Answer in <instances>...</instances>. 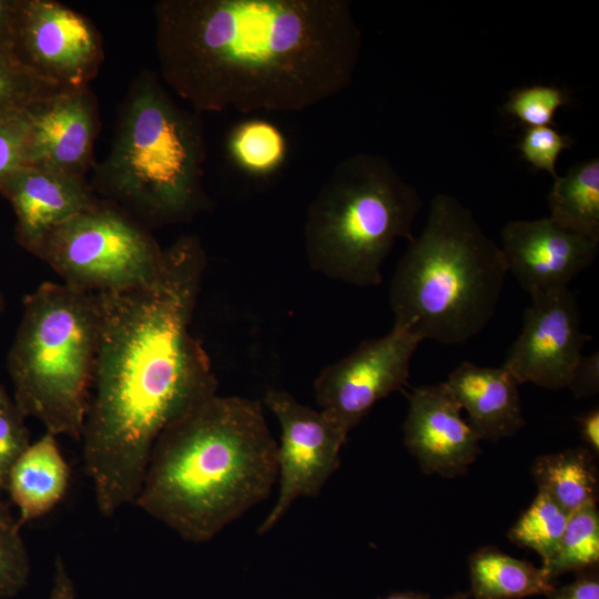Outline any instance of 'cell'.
I'll return each instance as SVG.
<instances>
[{"instance_id":"obj_30","label":"cell","mask_w":599,"mask_h":599,"mask_svg":"<svg viewBox=\"0 0 599 599\" xmlns=\"http://www.w3.org/2000/svg\"><path fill=\"white\" fill-rule=\"evenodd\" d=\"M26 113L0 122V187L26 163Z\"/></svg>"},{"instance_id":"obj_18","label":"cell","mask_w":599,"mask_h":599,"mask_svg":"<svg viewBox=\"0 0 599 599\" xmlns=\"http://www.w3.org/2000/svg\"><path fill=\"white\" fill-rule=\"evenodd\" d=\"M57 437L45 432L11 469L7 491L18 508L20 527L50 512L69 489L70 467Z\"/></svg>"},{"instance_id":"obj_31","label":"cell","mask_w":599,"mask_h":599,"mask_svg":"<svg viewBox=\"0 0 599 599\" xmlns=\"http://www.w3.org/2000/svg\"><path fill=\"white\" fill-rule=\"evenodd\" d=\"M576 579L556 587L548 593L549 599H599V575L597 566L577 571Z\"/></svg>"},{"instance_id":"obj_38","label":"cell","mask_w":599,"mask_h":599,"mask_svg":"<svg viewBox=\"0 0 599 599\" xmlns=\"http://www.w3.org/2000/svg\"><path fill=\"white\" fill-rule=\"evenodd\" d=\"M11 402L6 390L0 385V410Z\"/></svg>"},{"instance_id":"obj_35","label":"cell","mask_w":599,"mask_h":599,"mask_svg":"<svg viewBox=\"0 0 599 599\" xmlns=\"http://www.w3.org/2000/svg\"><path fill=\"white\" fill-rule=\"evenodd\" d=\"M19 0H0V48L11 50Z\"/></svg>"},{"instance_id":"obj_1","label":"cell","mask_w":599,"mask_h":599,"mask_svg":"<svg viewBox=\"0 0 599 599\" xmlns=\"http://www.w3.org/2000/svg\"><path fill=\"white\" fill-rule=\"evenodd\" d=\"M146 287L97 293L99 346L81 440L103 516L134 505L163 429L217 394L211 361L191 333L206 256L195 235L164 248Z\"/></svg>"},{"instance_id":"obj_2","label":"cell","mask_w":599,"mask_h":599,"mask_svg":"<svg viewBox=\"0 0 599 599\" xmlns=\"http://www.w3.org/2000/svg\"><path fill=\"white\" fill-rule=\"evenodd\" d=\"M154 17L162 77L197 113L312 108L362 50L347 0H162Z\"/></svg>"},{"instance_id":"obj_22","label":"cell","mask_w":599,"mask_h":599,"mask_svg":"<svg viewBox=\"0 0 599 599\" xmlns=\"http://www.w3.org/2000/svg\"><path fill=\"white\" fill-rule=\"evenodd\" d=\"M231 160L244 172L267 176L277 171L286 158V141L274 124L252 119L238 123L226 143Z\"/></svg>"},{"instance_id":"obj_28","label":"cell","mask_w":599,"mask_h":599,"mask_svg":"<svg viewBox=\"0 0 599 599\" xmlns=\"http://www.w3.org/2000/svg\"><path fill=\"white\" fill-rule=\"evenodd\" d=\"M572 145L571 136L559 133L552 126H537L526 128L517 148L525 161L536 170L548 172L555 180L560 153Z\"/></svg>"},{"instance_id":"obj_11","label":"cell","mask_w":599,"mask_h":599,"mask_svg":"<svg viewBox=\"0 0 599 599\" xmlns=\"http://www.w3.org/2000/svg\"><path fill=\"white\" fill-rule=\"evenodd\" d=\"M264 404L281 427L277 444L280 490L277 500L257 529L268 532L300 497H315L339 467V451L347 434L290 393L268 389Z\"/></svg>"},{"instance_id":"obj_14","label":"cell","mask_w":599,"mask_h":599,"mask_svg":"<svg viewBox=\"0 0 599 599\" xmlns=\"http://www.w3.org/2000/svg\"><path fill=\"white\" fill-rule=\"evenodd\" d=\"M499 247L508 273L531 293L568 287L592 264L599 241L567 231L546 216L507 222Z\"/></svg>"},{"instance_id":"obj_15","label":"cell","mask_w":599,"mask_h":599,"mask_svg":"<svg viewBox=\"0 0 599 599\" xmlns=\"http://www.w3.org/2000/svg\"><path fill=\"white\" fill-rule=\"evenodd\" d=\"M404 441L424 473L445 478L466 474L480 453V439L446 382L413 388Z\"/></svg>"},{"instance_id":"obj_23","label":"cell","mask_w":599,"mask_h":599,"mask_svg":"<svg viewBox=\"0 0 599 599\" xmlns=\"http://www.w3.org/2000/svg\"><path fill=\"white\" fill-rule=\"evenodd\" d=\"M599 561V512L597 505L570 514L554 557L541 567L549 577L595 567Z\"/></svg>"},{"instance_id":"obj_10","label":"cell","mask_w":599,"mask_h":599,"mask_svg":"<svg viewBox=\"0 0 599 599\" xmlns=\"http://www.w3.org/2000/svg\"><path fill=\"white\" fill-rule=\"evenodd\" d=\"M420 343L398 325L382 337L362 342L316 377L319 410L348 435L378 400L407 384L412 357Z\"/></svg>"},{"instance_id":"obj_6","label":"cell","mask_w":599,"mask_h":599,"mask_svg":"<svg viewBox=\"0 0 599 599\" xmlns=\"http://www.w3.org/2000/svg\"><path fill=\"white\" fill-rule=\"evenodd\" d=\"M423 206L417 189L384 156L359 152L339 161L307 207L308 265L325 277L367 287L383 282L382 266L396 240L414 238Z\"/></svg>"},{"instance_id":"obj_4","label":"cell","mask_w":599,"mask_h":599,"mask_svg":"<svg viewBox=\"0 0 599 599\" xmlns=\"http://www.w3.org/2000/svg\"><path fill=\"white\" fill-rule=\"evenodd\" d=\"M507 274L499 245L473 212L455 196L439 193L392 277L394 325L422 342L464 344L495 315Z\"/></svg>"},{"instance_id":"obj_34","label":"cell","mask_w":599,"mask_h":599,"mask_svg":"<svg viewBox=\"0 0 599 599\" xmlns=\"http://www.w3.org/2000/svg\"><path fill=\"white\" fill-rule=\"evenodd\" d=\"M583 443L593 455L599 453V410L591 409L577 417Z\"/></svg>"},{"instance_id":"obj_12","label":"cell","mask_w":599,"mask_h":599,"mask_svg":"<svg viewBox=\"0 0 599 599\" xmlns=\"http://www.w3.org/2000/svg\"><path fill=\"white\" fill-rule=\"evenodd\" d=\"M529 294L531 303L524 311L521 331L502 367L519 385L567 388L581 349L592 336L581 331L578 301L568 287Z\"/></svg>"},{"instance_id":"obj_37","label":"cell","mask_w":599,"mask_h":599,"mask_svg":"<svg viewBox=\"0 0 599 599\" xmlns=\"http://www.w3.org/2000/svg\"><path fill=\"white\" fill-rule=\"evenodd\" d=\"M0 521L6 524H16L17 519L13 518L11 515L9 507L7 504L1 499V493H0Z\"/></svg>"},{"instance_id":"obj_27","label":"cell","mask_w":599,"mask_h":599,"mask_svg":"<svg viewBox=\"0 0 599 599\" xmlns=\"http://www.w3.org/2000/svg\"><path fill=\"white\" fill-rule=\"evenodd\" d=\"M21 527L0 521V599L17 596L28 583L30 560Z\"/></svg>"},{"instance_id":"obj_29","label":"cell","mask_w":599,"mask_h":599,"mask_svg":"<svg viewBox=\"0 0 599 599\" xmlns=\"http://www.w3.org/2000/svg\"><path fill=\"white\" fill-rule=\"evenodd\" d=\"M24 419L12 399L0 410V493L7 491L11 469L31 444Z\"/></svg>"},{"instance_id":"obj_26","label":"cell","mask_w":599,"mask_h":599,"mask_svg":"<svg viewBox=\"0 0 599 599\" xmlns=\"http://www.w3.org/2000/svg\"><path fill=\"white\" fill-rule=\"evenodd\" d=\"M569 102L570 95L564 89L534 84L512 89L501 111L526 128L551 126L558 109Z\"/></svg>"},{"instance_id":"obj_39","label":"cell","mask_w":599,"mask_h":599,"mask_svg":"<svg viewBox=\"0 0 599 599\" xmlns=\"http://www.w3.org/2000/svg\"><path fill=\"white\" fill-rule=\"evenodd\" d=\"M6 306L4 295L0 285V314L3 312Z\"/></svg>"},{"instance_id":"obj_17","label":"cell","mask_w":599,"mask_h":599,"mask_svg":"<svg viewBox=\"0 0 599 599\" xmlns=\"http://www.w3.org/2000/svg\"><path fill=\"white\" fill-rule=\"evenodd\" d=\"M465 409L468 424L480 440L497 441L525 426L518 387L511 374L501 367H481L460 363L446 380Z\"/></svg>"},{"instance_id":"obj_21","label":"cell","mask_w":599,"mask_h":599,"mask_svg":"<svg viewBox=\"0 0 599 599\" xmlns=\"http://www.w3.org/2000/svg\"><path fill=\"white\" fill-rule=\"evenodd\" d=\"M549 219L558 226L599 241V158L575 163L548 193Z\"/></svg>"},{"instance_id":"obj_33","label":"cell","mask_w":599,"mask_h":599,"mask_svg":"<svg viewBox=\"0 0 599 599\" xmlns=\"http://www.w3.org/2000/svg\"><path fill=\"white\" fill-rule=\"evenodd\" d=\"M49 599H75V588L61 556L54 559L53 585Z\"/></svg>"},{"instance_id":"obj_32","label":"cell","mask_w":599,"mask_h":599,"mask_svg":"<svg viewBox=\"0 0 599 599\" xmlns=\"http://www.w3.org/2000/svg\"><path fill=\"white\" fill-rule=\"evenodd\" d=\"M576 398L589 397L599 389V353L581 356L568 386Z\"/></svg>"},{"instance_id":"obj_3","label":"cell","mask_w":599,"mask_h":599,"mask_svg":"<svg viewBox=\"0 0 599 599\" xmlns=\"http://www.w3.org/2000/svg\"><path fill=\"white\" fill-rule=\"evenodd\" d=\"M277 478L261 403L214 394L159 435L134 505L202 544L265 500Z\"/></svg>"},{"instance_id":"obj_36","label":"cell","mask_w":599,"mask_h":599,"mask_svg":"<svg viewBox=\"0 0 599 599\" xmlns=\"http://www.w3.org/2000/svg\"><path fill=\"white\" fill-rule=\"evenodd\" d=\"M471 597L470 591L468 592H456L454 595H449L443 599H468ZM378 599H430V596L427 593L422 592H413V591H400V592H392L387 596L380 597Z\"/></svg>"},{"instance_id":"obj_9","label":"cell","mask_w":599,"mask_h":599,"mask_svg":"<svg viewBox=\"0 0 599 599\" xmlns=\"http://www.w3.org/2000/svg\"><path fill=\"white\" fill-rule=\"evenodd\" d=\"M11 51L37 77L60 88L87 87L103 61L94 24L52 0H19Z\"/></svg>"},{"instance_id":"obj_16","label":"cell","mask_w":599,"mask_h":599,"mask_svg":"<svg viewBox=\"0 0 599 599\" xmlns=\"http://www.w3.org/2000/svg\"><path fill=\"white\" fill-rule=\"evenodd\" d=\"M16 214V241L30 253L52 229L100 200L85 177L24 164L0 187Z\"/></svg>"},{"instance_id":"obj_20","label":"cell","mask_w":599,"mask_h":599,"mask_svg":"<svg viewBox=\"0 0 599 599\" xmlns=\"http://www.w3.org/2000/svg\"><path fill=\"white\" fill-rule=\"evenodd\" d=\"M531 476L538 491L546 494L569 515L598 500V473L593 454L569 448L535 459Z\"/></svg>"},{"instance_id":"obj_8","label":"cell","mask_w":599,"mask_h":599,"mask_svg":"<svg viewBox=\"0 0 599 599\" xmlns=\"http://www.w3.org/2000/svg\"><path fill=\"white\" fill-rule=\"evenodd\" d=\"M30 253L65 286L94 294L151 285L160 276L165 256L146 226L102 199L49 231Z\"/></svg>"},{"instance_id":"obj_25","label":"cell","mask_w":599,"mask_h":599,"mask_svg":"<svg viewBox=\"0 0 599 599\" xmlns=\"http://www.w3.org/2000/svg\"><path fill=\"white\" fill-rule=\"evenodd\" d=\"M60 89L28 70L11 50L0 48V122L24 114L37 101Z\"/></svg>"},{"instance_id":"obj_24","label":"cell","mask_w":599,"mask_h":599,"mask_svg":"<svg viewBox=\"0 0 599 599\" xmlns=\"http://www.w3.org/2000/svg\"><path fill=\"white\" fill-rule=\"evenodd\" d=\"M569 514L546 494L538 491L534 501L508 531L511 542L536 551L547 564L556 554Z\"/></svg>"},{"instance_id":"obj_7","label":"cell","mask_w":599,"mask_h":599,"mask_svg":"<svg viewBox=\"0 0 599 599\" xmlns=\"http://www.w3.org/2000/svg\"><path fill=\"white\" fill-rule=\"evenodd\" d=\"M99 333L94 293L45 282L24 296L7 365L14 405L45 432L81 440Z\"/></svg>"},{"instance_id":"obj_19","label":"cell","mask_w":599,"mask_h":599,"mask_svg":"<svg viewBox=\"0 0 599 599\" xmlns=\"http://www.w3.org/2000/svg\"><path fill=\"white\" fill-rule=\"evenodd\" d=\"M470 595L475 599H521L547 595L555 588L542 567L517 559L498 548L484 547L469 557Z\"/></svg>"},{"instance_id":"obj_5","label":"cell","mask_w":599,"mask_h":599,"mask_svg":"<svg viewBox=\"0 0 599 599\" xmlns=\"http://www.w3.org/2000/svg\"><path fill=\"white\" fill-rule=\"evenodd\" d=\"M197 112L177 105L149 72L132 84L111 150L95 165V195L144 226L179 223L207 205L205 138Z\"/></svg>"},{"instance_id":"obj_13","label":"cell","mask_w":599,"mask_h":599,"mask_svg":"<svg viewBox=\"0 0 599 599\" xmlns=\"http://www.w3.org/2000/svg\"><path fill=\"white\" fill-rule=\"evenodd\" d=\"M26 163L84 177L93 166L99 130L97 101L88 87L63 88L26 112Z\"/></svg>"}]
</instances>
